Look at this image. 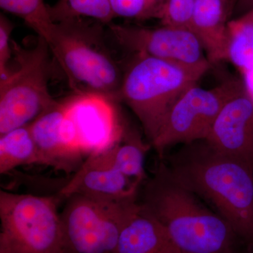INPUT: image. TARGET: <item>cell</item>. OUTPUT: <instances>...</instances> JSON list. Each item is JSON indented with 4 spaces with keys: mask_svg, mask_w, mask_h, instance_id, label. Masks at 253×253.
Returning <instances> with one entry per match:
<instances>
[{
    "mask_svg": "<svg viewBox=\"0 0 253 253\" xmlns=\"http://www.w3.org/2000/svg\"><path fill=\"white\" fill-rule=\"evenodd\" d=\"M228 33V61L242 75L253 71V8L231 19Z\"/></svg>",
    "mask_w": 253,
    "mask_h": 253,
    "instance_id": "18",
    "label": "cell"
},
{
    "mask_svg": "<svg viewBox=\"0 0 253 253\" xmlns=\"http://www.w3.org/2000/svg\"><path fill=\"white\" fill-rule=\"evenodd\" d=\"M149 146L137 131L126 126L118 142L108 151L96 156L131 180L141 184L147 176L145 171V158Z\"/></svg>",
    "mask_w": 253,
    "mask_h": 253,
    "instance_id": "16",
    "label": "cell"
},
{
    "mask_svg": "<svg viewBox=\"0 0 253 253\" xmlns=\"http://www.w3.org/2000/svg\"><path fill=\"white\" fill-rule=\"evenodd\" d=\"M29 165H40L39 154L30 126H21L0 135L1 174Z\"/></svg>",
    "mask_w": 253,
    "mask_h": 253,
    "instance_id": "17",
    "label": "cell"
},
{
    "mask_svg": "<svg viewBox=\"0 0 253 253\" xmlns=\"http://www.w3.org/2000/svg\"><path fill=\"white\" fill-rule=\"evenodd\" d=\"M141 204L167 231L179 253H236L234 229L174 179L163 163L145 184Z\"/></svg>",
    "mask_w": 253,
    "mask_h": 253,
    "instance_id": "2",
    "label": "cell"
},
{
    "mask_svg": "<svg viewBox=\"0 0 253 253\" xmlns=\"http://www.w3.org/2000/svg\"><path fill=\"white\" fill-rule=\"evenodd\" d=\"M196 0H166L159 21L163 26L189 28Z\"/></svg>",
    "mask_w": 253,
    "mask_h": 253,
    "instance_id": "22",
    "label": "cell"
},
{
    "mask_svg": "<svg viewBox=\"0 0 253 253\" xmlns=\"http://www.w3.org/2000/svg\"><path fill=\"white\" fill-rule=\"evenodd\" d=\"M57 200L0 191V253H63Z\"/></svg>",
    "mask_w": 253,
    "mask_h": 253,
    "instance_id": "6",
    "label": "cell"
},
{
    "mask_svg": "<svg viewBox=\"0 0 253 253\" xmlns=\"http://www.w3.org/2000/svg\"><path fill=\"white\" fill-rule=\"evenodd\" d=\"M139 186L97 156H92L86 158L60 195L66 198L78 194L104 201H123L136 199Z\"/></svg>",
    "mask_w": 253,
    "mask_h": 253,
    "instance_id": "12",
    "label": "cell"
},
{
    "mask_svg": "<svg viewBox=\"0 0 253 253\" xmlns=\"http://www.w3.org/2000/svg\"><path fill=\"white\" fill-rule=\"evenodd\" d=\"M132 56L124 68L118 102L124 103L134 113L151 145L176 101L198 84L212 65L189 66Z\"/></svg>",
    "mask_w": 253,
    "mask_h": 253,
    "instance_id": "4",
    "label": "cell"
},
{
    "mask_svg": "<svg viewBox=\"0 0 253 253\" xmlns=\"http://www.w3.org/2000/svg\"><path fill=\"white\" fill-rule=\"evenodd\" d=\"M17 68L0 79V135L29 126L57 104L49 93V54L45 41L38 36L31 48L12 41Z\"/></svg>",
    "mask_w": 253,
    "mask_h": 253,
    "instance_id": "5",
    "label": "cell"
},
{
    "mask_svg": "<svg viewBox=\"0 0 253 253\" xmlns=\"http://www.w3.org/2000/svg\"><path fill=\"white\" fill-rule=\"evenodd\" d=\"M243 76H244L243 80H244L246 88L253 98V71L246 73V74L243 75Z\"/></svg>",
    "mask_w": 253,
    "mask_h": 253,
    "instance_id": "25",
    "label": "cell"
},
{
    "mask_svg": "<svg viewBox=\"0 0 253 253\" xmlns=\"http://www.w3.org/2000/svg\"><path fill=\"white\" fill-rule=\"evenodd\" d=\"M65 140L84 158L102 154L122 137L126 126L117 101L98 93H76L62 101Z\"/></svg>",
    "mask_w": 253,
    "mask_h": 253,
    "instance_id": "9",
    "label": "cell"
},
{
    "mask_svg": "<svg viewBox=\"0 0 253 253\" xmlns=\"http://www.w3.org/2000/svg\"><path fill=\"white\" fill-rule=\"evenodd\" d=\"M0 6L6 12L22 18L39 36H43L53 23L44 0H0Z\"/></svg>",
    "mask_w": 253,
    "mask_h": 253,
    "instance_id": "20",
    "label": "cell"
},
{
    "mask_svg": "<svg viewBox=\"0 0 253 253\" xmlns=\"http://www.w3.org/2000/svg\"><path fill=\"white\" fill-rule=\"evenodd\" d=\"M253 8V0H236L234 14L238 16L244 14Z\"/></svg>",
    "mask_w": 253,
    "mask_h": 253,
    "instance_id": "24",
    "label": "cell"
},
{
    "mask_svg": "<svg viewBox=\"0 0 253 253\" xmlns=\"http://www.w3.org/2000/svg\"><path fill=\"white\" fill-rule=\"evenodd\" d=\"M166 0H110L115 18L160 19Z\"/></svg>",
    "mask_w": 253,
    "mask_h": 253,
    "instance_id": "21",
    "label": "cell"
},
{
    "mask_svg": "<svg viewBox=\"0 0 253 253\" xmlns=\"http://www.w3.org/2000/svg\"><path fill=\"white\" fill-rule=\"evenodd\" d=\"M244 84L243 78L234 76L211 89L190 86L169 111L151 146L162 156L174 145L206 140L221 110Z\"/></svg>",
    "mask_w": 253,
    "mask_h": 253,
    "instance_id": "8",
    "label": "cell"
},
{
    "mask_svg": "<svg viewBox=\"0 0 253 253\" xmlns=\"http://www.w3.org/2000/svg\"><path fill=\"white\" fill-rule=\"evenodd\" d=\"M205 141L217 152L253 166V98L245 83L221 110Z\"/></svg>",
    "mask_w": 253,
    "mask_h": 253,
    "instance_id": "11",
    "label": "cell"
},
{
    "mask_svg": "<svg viewBox=\"0 0 253 253\" xmlns=\"http://www.w3.org/2000/svg\"><path fill=\"white\" fill-rule=\"evenodd\" d=\"M116 253H179L162 224L136 202L118 238Z\"/></svg>",
    "mask_w": 253,
    "mask_h": 253,
    "instance_id": "15",
    "label": "cell"
},
{
    "mask_svg": "<svg viewBox=\"0 0 253 253\" xmlns=\"http://www.w3.org/2000/svg\"><path fill=\"white\" fill-rule=\"evenodd\" d=\"M66 199L60 212L63 253H116L136 199L104 201L78 194Z\"/></svg>",
    "mask_w": 253,
    "mask_h": 253,
    "instance_id": "7",
    "label": "cell"
},
{
    "mask_svg": "<svg viewBox=\"0 0 253 253\" xmlns=\"http://www.w3.org/2000/svg\"><path fill=\"white\" fill-rule=\"evenodd\" d=\"M236 0H196L189 29L197 36L211 64L228 61V26Z\"/></svg>",
    "mask_w": 253,
    "mask_h": 253,
    "instance_id": "14",
    "label": "cell"
},
{
    "mask_svg": "<svg viewBox=\"0 0 253 253\" xmlns=\"http://www.w3.org/2000/svg\"><path fill=\"white\" fill-rule=\"evenodd\" d=\"M106 27L118 44L132 54L189 66L211 64L199 38L189 28L163 25L152 28L113 22Z\"/></svg>",
    "mask_w": 253,
    "mask_h": 253,
    "instance_id": "10",
    "label": "cell"
},
{
    "mask_svg": "<svg viewBox=\"0 0 253 253\" xmlns=\"http://www.w3.org/2000/svg\"><path fill=\"white\" fill-rule=\"evenodd\" d=\"M171 175L212 205L239 239L253 249V166L212 149L206 141L184 144L169 158Z\"/></svg>",
    "mask_w": 253,
    "mask_h": 253,
    "instance_id": "1",
    "label": "cell"
},
{
    "mask_svg": "<svg viewBox=\"0 0 253 253\" xmlns=\"http://www.w3.org/2000/svg\"><path fill=\"white\" fill-rule=\"evenodd\" d=\"M244 253H253V249H251V248H248V251Z\"/></svg>",
    "mask_w": 253,
    "mask_h": 253,
    "instance_id": "26",
    "label": "cell"
},
{
    "mask_svg": "<svg viewBox=\"0 0 253 253\" xmlns=\"http://www.w3.org/2000/svg\"><path fill=\"white\" fill-rule=\"evenodd\" d=\"M63 117V102L58 101L29 126L39 154L40 165L69 174L77 172L86 158L65 140L61 131Z\"/></svg>",
    "mask_w": 253,
    "mask_h": 253,
    "instance_id": "13",
    "label": "cell"
},
{
    "mask_svg": "<svg viewBox=\"0 0 253 253\" xmlns=\"http://www.w3.org/2000/svg\"><path fill=\"white\" fill-rule=\"evenodd\" d=\"M105 25L78 18L52 23L45 41L76 93L104 94L118 102L124 68L105 42Z\"/></svg>",
    "mask_w": 253,
    "mask_h": 253,
    "instance_id": "3",
    "label": "cell"
},
{
    "mask_svg": "<svg viewBox=\"0 0 253 253\" xmlns=\"http://www.w3.org/2000/svg\"><path fill=\"white\" fill-rule=\"evenodd\" d=\"M14 25L3 14L0 16V79L11 72L9 68L10 59L13 54L11 33Z\"/></svg>",
    "mask_w": 253,
    "mask_h": 253,
    "instance_id": "23",
    "label": "cell"
},
{
    "mask_svg": "<svg viewBox=\"0 0 253 253\" xmlns=\"http://www.w3.org/2000/svg\"><path fill=\"white\" fill-rule=\"evenodd\" d=\"M48 12L54 23L86 18L107 26L115 19L110 0H58L48 5Z\"/></svg>",
    "mask_w": 253,
    "mask_h": 253,
    "instance_id": "19",
    "label": "cell"
}]
</instances>
